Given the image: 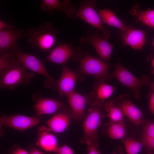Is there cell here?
<instances>
[{"mask_svg":"<svg viewBox=\"0 0 154 154\" xmlns=\"http://www.w3.org/2000/svg\"><path fill=\"white\" fill-rule=\"evenodd\" d=\"M40 7L42 11L50 13L55 10L60 11L69 18L73 17L76 12L74 5L69 0L62 1L58 0H43Z\"/></svg>","mask_w":154,"mask_h":154,"instance_id":"16","label":"cell"},{"mask_svg":"<svg viewBox=\"0 0 154 154\" xmlns=\"http://www.w3.org/2000/svg\"><path fill=\"white\" fill-rule=\"evenodd\" d=\"M58 31L50 22L40 25L37 28L29 29L26 33L28 42L42 52L50 51L55 45Z\"/></svg>","mask_w":154,"mask_h":154,"instance_id":"1","label":"cell"},{"mask_svg":"<svg viewBox=\"0 0 154 154\" xmlns=\"http://www.w3.org/2000/svg\"><path fill=\"white\" fill-rule=\"evenodd\" d=\"M112 75L121 84L131 90L135 98L138 99L140 97V91L143 86L149 84V78L146 75L139 78L129 71L118 60L115 65V69Z\"/></svg>","mask_w":154,"mask_h":154,"instance_id":"6","label":"cell"},{"mask_svg":"<svg viewBox=\"0 0 154 154\" xmlns=\"http://www.w3.org/2000/svg\"><path fill=\"white\" fill-rule=\"evenodd\" d=\"M121 37L124 44L134 49L141 50L146 42L145 31L128 26L127 29L121 32Z\"/></svg>","mask_w":154,"mask_h":154,"instance_id":"14","label":"cell"},{"mask_svg":"<svg viewBox=\"0 0 154 154\" xmlns=\"http://www.w3.org/2000/svg\"><path fill=\"white\" fill-rule=\"evenodd\" d=\"M149 104V109L152 115L154 114V90L151 93Z\"/></svg>","mask_w":154,"mask_h":154,"instance_id":"32","label":"cell"},{"mask_svg":"<svg viewBox=\"0 0 154 154\" xmlns=\"http://www.w3.org/2000/svg\"><path fill=\"white\" fill-rule=\"evenodd\" d=\"M14 24V23L13 22H11L9 23H7L1 20H0V31L2 30L10 27Z\"/></svg>","mask_w":154,"mask_h":154,"instance_id":"33","label":"cell"},{"mask_svg":"<svg viewBox=\"0 0 154 154\" xmlns=\"http://www.w3.org/2000/svg\"><path fill=\"white\" fill-rule=\"evenodd\" d=\"M127 154H138L141 150L142 143L132 137L127 138L124 142Z\"/></svg>","mask_w":154,"mask_h":154,"instance_id":"25","label":"cell"},{"mask_svg":"<svg viewBox=\"0 0 154 154\" xmlns=\"http://www.w3.org/2000/svg\"><path fill=\"white\" fill-rule=\"evenodd\" d=\"M50 130L42 125L38 130L36 145L46 152L55 153L59 147L57 139Z\"/></svg>","mask_w":154,"mask_h":154,"instance_id":"17","label":"cell"},{"mask_svg":"<svg viewBox=\"0 0 154 154\" xmlns=\"http://www.w3.org/2000/svg\"><path fill=\"white\" fill-rule=\"evenodd\" d=\"M127 95H123L119 98L120 101L119 107L124 114L134 123L139 125L143 121L142 113L129 100Z\"/></svg>","mask_w":154,"mask_h":154,"instance_id":"19","label":"cell"},{"mask_svg":"<svg viewBox=\"0 0 154 154\" xmlns=\"http://www.w3.org/2000/svg\"><path fill=\"white\" fill-rule=\"evenodd\" d=\"M88 113L84 117L82 127L83 135L80 139L82 143L97 142L98 139L97 131L101 124L102 105L96 102L90 103Z\"/></svg>","mask_w":154,"mask_h":154,"instance_id":"5","label":"cell"},{"mask_svg":"<svg viewBox=\"0 0 154 154\" xmlns=\"http://www.w3.org/2000/svg\"><path fill=\"white\" fill-rule=\"evenodd\" d=\"M29 154H44V153L38 149L34 148L31 149L29 152Z\"/></svg>","mask_w":154,"mask_h":154,"instance_id":"34","label":"cell"},{"mask_svg":"<svg viewBox=\"0 0 154 154\" xmlns=\"http://www.w3.org/2000/svg\"><path fill=\"white\" fill-rule=\"evenodd\" d=\"M9 154H29V152L19 146L15 145L11 148Z\"/></svg>","mask_w":154,"mask_h":154,"instance_id":"31","label":"cell"},{"mask_svg":"<svg viewBox=\"0 0 154 154\" xmlns=\"http://www.w3.org/2000/svg\"><path fill=\"white\" fill-rule=\"evenodd\" d=\"M104 109L111 122H119L123 121V113L114 101L111 100L107 102L104 105Z\"/></svg>","mask_w":154,"mask_h":154,"instance_id":"23","label":"cell"},{"mask_svg":"<svg viewBox=\"0 0 154 154\" xmlns=\"http://www.w3.org/2000/svg\"><path fill=\"white\" fill-rule=\"evenodd\" d=\"M151 63H152V66L153 68H154V58L153 59Z\"/></svg>","mask_w":154,"mask_h":154,"instance_id":"36","label":"cell"},{"mask_svg":"<svg viewBox=\"0 0 154 154\" xmlns=\"http://www.w3.org/2000/svg\"><path fill=\"white\" fill-rule=\"evenodd\" d=\"M66 96L70 107L73 118L77 121L82 120L85 117L86 106L89 103L87 95L84 96L74 90Z\"/></svg>","mask_w":154,"mask_h":154,"instance_id":"15","label":"cell"},{"mask_svg":"<svg viewBox=\"0 0 154 154\" xmlns=\"http://www.w3.org/2000/svg\"><path fill=\"white\" fill-rule=\"evenodd\" d=\"M149 88L150 92L151 93L154 90V81L150 84Z\"/></svg>","mask_w":154,"mask_h":154,"instance_id":"35","label":"cell"},{"mask_svg":"<svg viewBox=\"0 0 154 154\" xmlns=\"http://www.w3.org/2000/svg\"><path fill=\"white\" fill-rule=\"evenodd\" d=\"M148 154H153L151 153H149Z\"/></svg>","mask_w":154,"mask_h":154,"instance_id":"39","label":"cell"},{"mask_svg":"<svg viewBox=\"0 0 154 154\" xmlns=\"http://www.w3.org/2000/svg\"><path fill=\"white\" fill-rule=\"evenodd\" d=\"M55 153L56 154H74L72 149L66 144L59 146Z\"/></svg>","mask_w":154,"mask_h":154,"instance_id":"29","label":"cell"},{"mask_svg":"<svg viewBox=\"0 0 154 154\" xmlns=\"http://www.w3.org/2000/svg\"><path fill=\"white\" fill-rule=\"evenodd\" d=\"M129 13L137 21L154 29V9L149 8L142 10L138 6L135 5L130 9Z\"/></svg>","mask_w":154,"mask_h":154,"instance_id":"21","label":"cell"},{"mask_svg":"<svg viewBox=\"0 0 154 154\" xmlns=\"http://www.w3.org/2000/svg\"><path fill=\"white\" fill-rule=\"evenodd\" d=\"M100 32L96 30L93 32L91 28L88 29L86 35L79 39L80 45L90 44L96 50L100 58L104 61L110 60L114 46L107 40L102 38L100 35Z\"/></svg>","mask_w":154,"mask_h":154,"instance_id":"8","label":"cell"},{"mask_svg":"<svg viewBox=\"0 0 154 154\" xmlns=\"http://www.w3.org/2000/svg\"><path fill=\"white\" fill-rule=\"evenodd\" d=\"M26 37L22 29L16 27L14 24L10 27L0 31V55L14 50H22L17 43L20 38Z\"/></svg>","mask_w":154,"mask_h":154,"instance_id":"10","label":"cell"},{"mask_svg":"<svg viewBox=\"0 0 154 154\" xmlns=\"http://www.w3.org/2000/svg\"><path fill=\"white\" fill-rule=\"evenodd\" d=\"M78 68L82 74L94 77L97 81L107 82L113 78L108 70L111 65L100 58L94 57L87 51L83 52Z\"/></svg>","mask_w":154,"mask_h":154,"instance_id":"2","label":"cell"},{"mask_svg":"<svg viewBox=\"0 0 154 154\" xmlns=\"http://www.w3.org/2000/svg\"><path fill=\"white\" fill-rule=\"evenodd\" d=\"M86 144L87 146V154H100V151L98 149L99 144L97 142H88Z\"/></svg>","mask_w":154,"mask_h":154,"instance_id":"28","label":"cell"},{"mask_svg":"<svg viewBox=\"0 0 154 154\" xmlns=\"http://www.w3.org/2000/svg\"><path fill=\"white\" fill-rule=\"evenodd\" d=\"M35 73L29 72L17 59L0 75V88L10 90L23 84H29L34 78Z\"/></svg>","mask_w":154,"mask_h":154,"instance_id":"3","label":"cell"},{"mask_svg":"<svg viewBox=\"0 0 154 154\" xmlns=\"http://www.w3.org/2000/svg\"><path fill=\"white\" fill-rule=\"evenodd\" d=\"M96 1L84 0L79 2V7L76 12L75 19H80L95 28L100 33L101 37L107 40L110 37L111 33L105 28L101 18L96 11Z\"/></svg>","mask_w":154,"mask_h":154,"instance_id":"4","label":"cell"},{"mask_svg":"<svg viewBox=\"0 0 154 154\" xmlns=\"http://www.w3.org/2000/svg\"><path fill=\"white\" fill-rule=\"evenodd\" d=\"M98 13L103 23L116 28L121 31L125 30L128 27L110 9H102L98 11Z\"/></svg>","mask_w":154,"mask_h":154,"instance_id":"22","label":"cell"},{"mask_svg":"<svg viewBox=\"0 0 154 154\" xmlns=\"http://www.w3.org/2000/svg\"><path fill=\"white\" fill-rule=\"evenodd\" d=\"M17 58L11 52H8L0 57V75L2 74Z\"/></svg>","mask_w":154,"mask_h":154,"instance_id":"26","label":"cell"},{"mask_svg":"<svg viewBox=\"0 0 154 154\" xmlns=\"http://www.w3.org/2000/svg\"><path fill=\"white\" fill-rule=\"evenodd\" d=\"M36 102L34 106L36 115H49L58 112L63 106L61 102L54 99L44 97L39 92L33 95Z\"/></svg>","mask_w":154,"mask_h":154,"instance_id":"13","label":"cell"},{"mask_svg":"<svg viewBox=\"0 0 154 154\" xmlns=\"http://www.w3.org/2000/svg\"><path fill=\"white\" fill-rule=\"evenodd\" d=\"M152 45L153 46V47H154V36L153 37V41L152 42Z\"/></svg>","mask_w":154,"mask_h":154,"instance_id":"37","label":"cell"},{"mask_svg":"<svg viewBox=\"0 0 154 154\" xmlns=\"http://www.w3.org/2000/svg\"><path fill=\"white\" fill-rule=\"evenodd\" d=\"M41 116H33L20 114L10 116H1L0 123L1 125L18 131H24L35 126L41 122Z\"/></svg>","mask_w":154,"mask_h":154,"instance_id":"11","label":"cell"},{"mask_svg":"<svg viewBox=\"0 0 154 154\" xmlns=\"http://www.w3.org/2000/svg\"><path fill=\"white\" fill-rule=\"evenodd\" d=\"M69 115L64 111L59 112L46 121L47 127L53 132L57 133L64 132L71 123Z\"/></svg>","mask_w":154,"mask_h":154,"instance_id":"20","label":"cell"},{"mask_svg":"<svg viewBox=\"0 0 154 154\" xmlns=\"http://www.w3.org/2000/svg\"><path fill=\"white\" fill-rule=\"evenodd\" d=\"M154 138V122L149 121L145 125L143 129L142 138Z\"/></svg>","mask_w":154,"mask_h":154,"instance_id":"27","label":"cell"},{"mask_svg":"<svg viewBox=\"0 0 154 154\" xmlns=\"http://www.w3.org/2000/svg\"><path fill=\"white\" fill-rule=\"evenodd\" d=\"M107 135L114 139L123 138L125 136L126 130L123 121L119 122H111L106 130Z\"/></svg>","mask_w":154,"mask_h":154,"instance_id":"24","label":"cell"},{"mask_svg":"<svg viewBox=\"0 0 154 154\" xmlns=\"http://www.w3.org/2000/svg\"><path fill=\"white\" fill-rule=\"evenodd\" d=\"M11 52L26 69L45 77L44 85L46 88L54 90L56 81L40 60L34 56L23 52L22 50H14Z\"/></svg>","mask_w":154,"mask_h":154,"instance_id":"7","label":"cell"},{"mask_svg":"<svg viewBox=\"0 0 154 154\" xmlns=\"http://www.w3.org/2000/svg\"><path fill=\"white\" fill-rule=\"evenodd\" d=\"M79 74L64 65L59 78L56 81L54 90H56L60 98L74 90Z\"/></svg>","mask_w":154,"mask_h":154,"instance_id":"12","label":"cell"},{"mask_svg":"<svg viewBox=\"0 0 154 154\" xmlns=\"http://www.w3.org/2000/svg\"><path fill=\"white\" fill-rule=\"evenodd\" d=\"M115 88L106 82L96 81L93 90L89 94L87 95L89 103L96 102L102 104L110 97Z\"/></svg>","mask_w":154,"mask_h":154,"instance_id":"18","label":"cell"},{"mask_svg":"<svg viewBox=\"0 0 154 154\" xmlns=\"http://www.w3.org/2000/svg\"><path fill=\"white\" fill-rule=\"evenodd\" d=\"M111 154H118V153L115 151H114Z\"/></svg>","mask_w":154,"mask_h":154,"instance_id":"38","label":"cell"},{"mask_svg":"<svg viewBox=\"0 0 154 154\" xmlns=\"http://www.w3.org/2000/svg\"><path fill=\"white\" fill-rule=\"evenodd\" d=\"M83 53L81 49L78 47H74L68 44H61L53 48L45 60L64 66L70 58L74 61H79Z\"/></svg>","mask_w":154,"mask_h":154,"instance_id":"9","label":"cell"},{"mask_svg":"<svg viewBox=\"0 0 154 154\" xmlns=\"http://www.w3.org/2000/svg\"><path fill=\"white\" fill-rule=\"evenodd\" d=\"M148 150H154V138L142 139V143Z\"/></svg>","mask_w":154,"mask_h":154,"instance_id":"30","label":"cell"}]
</instances>
